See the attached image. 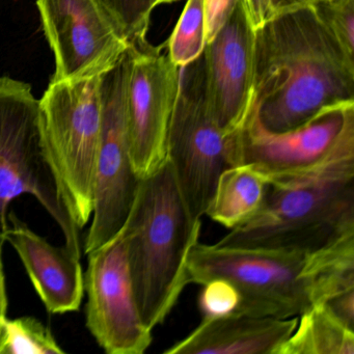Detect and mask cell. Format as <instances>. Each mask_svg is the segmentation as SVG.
Masks as SVG:
<instances>
[{
	"instance_id": "obj_1",
	"label": "cell",
	"mask_w": 354,
	"mask_h": 354,
	"mask_svg": "<svg viewBox=\"0 0 354 354\" xmlns=\"http://www.w3.org/2000/svg\"><path fill=\"white\" fill-rule=\"evenodd\" d=\"M354 102V59L312 5L275 14L254 30V111L270 132L301 127L327 107Z\"/></svg>"
},
{
	"instance_id": "obj_2",
	"label": "cell",
	"mask_w": 354,
	"mask_h": 354,
	"mask_svg": "<svg viewBox=\"0 0 354 354\" xmlns=\"http://www.w3.org/2000/svg\"><path fill=\"white\" fill-rule=\"evenodd\" d=\"M187 271L189 283H231L241 297L236 315L295 318L354 287V236L316 252L198 241Z\"/></svg>"
},
{
	"instance_id": "obj_3",
	"label": "cell",
	"mask_w": 354,
	"mask_h": 354,
	"mask_svg": "<svg viewBox=\"0 0 354 354\" xmlns=\"http://www.w3.org/2000/svg\"><path fill=\"white\" fill-rule=\"evenodd\" d=\"M267 181L260 211L216 244L316 252L354 236V122L324 160Z\"/></svg>"
},
{
	"instance_id": "obj_4",
	"label": "cell",
	"mask_w": 354,
	"mask_h": 354,
	"mask_svg": "<svg viewBox=\"0 0 354 354\" xmlns=\"http://www.w3.org/2000/svg\"><path fill=\"white\" fill-rule=\"evenodd\" d=\"M202 221L190 212L171 162L140 180L120 234L125 244L136 304L145 324H162L188 281V258Z\"/></svg>"
},
{
	"instance_id": "obj_5",
	"label": "cell",
	"mask_w": 354,
	"mask_h": 354,
	"mask_svg": "<svg viewBox=\"0 0 354 354\" xmlns=\"http://www.w3.org/2000/svg\"><path fill=\"white\" fill-rule=\"evenodd\" d=\"M30 194L55 219L66 248L82 258L80 229L74 223L53 167L40 100L30 84L0 78V239L14 198Z\"/></svg>"
},
{
	"instance_id": "obj_6",
	"label": "cell",
	"mask_w": 354,
	"mask_h": 354,
	"mask_svg": "<svg viewBox=\"0 0 354 354\" xmlns=\"http://www.w3.org/2000/svg\"><path fill=\"white\" fill-rule=\"evenodd\" d=\"M101 76L51 80L40 100L49 154L80 230L90 221L94 204L102 129Z\"/></svg>"
},
{
	"instance_id": "obj_7",
	"label": "cell",
	"mask_w": 354,
	"mask_h": 354,
	"mask_svg": "<svg viewBox=\"0 0 354 354\" xmlns=\"http://www.w3.org/2000/svg\"><path fill=\"white\" fill-rule=\"evenodd\" d=\"M232 134L218 127L209 109L202 55L180 68L179 88L167 138V160L196 218L206 213L219 176L232 167Z\"/></svg>"
},
{
	"instance_id": "obj_8",
	"label": "cell",
	"mask_w": 354,
	"mask_h": 354,
	"mask_svg": "<svg viewBox=\"0 0 354 354\" xmlns=\"http://www.w3.org/2000/svg\"><path fill=\"white\" fill-rule=\"evenodd\" d=\"M128 49L115 67L101 76L102 129L95 175L93 221L84 254L101 248L127 221L140 180L130 155L126 120Z\"/></svg>"
},
{
	"instance_id": "obj_9",
	"label": "cell",
	"mask_w": 354,
	"mask_h": 354,
	"mask_svg": "<svg viewBox=\"0 0 354 354\" xmlns=\"http://www.w3.org/2000/svg\"><path fill=\"white\" fill-rule=\"evenodd\" d=\"M167 43L155 47L148 40L128 48L126 120L130 155L140 179L154 173L167 159L169 121L180 82V68L167 53Z\"/></svg>"
},
{
	"instance_id": "obj_10",
	"label": "cell",
	"mask_w": 354,
	"mask_h": 354,
	"mask_svg": "<svg viewBox=\"0 0 354 354\" xmlns=\"http://www.w3.org/2000/svg\"><path fill=\"white\" fill-rule=\"evenodd\" d=\"M45 37L55 57L53 80L98 77L129 48L99 0H37Z\"/></svg>"
},
{
	"instance_id": "obj_11",
	"label": "cell",
	"mask_w": 354,
	"mask_h": 354,
	"mask_svg": "<svg viewBox=\"0 0 354 354\" xmlns=\"http://www.w3.org/2000/svg\"><path fill=\"white\" fill-rule=\"evenodd\" d=\"M86 256V327L106 353H145L152 344V329L136 304L121 234Z\"/></svg>"
},
{
	"instance_id": "obj_12",
	"label": "cell",
	"mask_w": 354,
	"mask_h": 354,
	"mask_svg": "<svg viewBox=\"0 0 354 354\" xmlns=\"http://www.w3.org/2000/svg\"><path fill=\"white\" fill-rule=\"evenodd\" d=\"M353 122L354 102L344 103L323 109L301 127L275 133L261 125L254 104L232 136V167L250 165L267 180L306 171L330 154Z\"/></svg>"
},
{
	"instance_id": "obj_13",
	"label": "cell",
	"mask_w": 354,
	"mask_h": 354,
	"mask_svg": "<svg viewBox=\"0 0 354 354\" xmlns=\"http://www.w3.org/2000/svg\"><path fill=\"white\" fill-rule=\"evenodd\" d=\"M203 63L209 109L225 134L234 133L254 104V30L241 0L205 47Z\"/></svg>"
},
{
	"instance_id": "obj_14",
	"label": "cell",
	"mask_w": 354,
	"mask_h": 354,
	"mask_svg": "<svg viewBox=\"0 0 354 354\" xmlns=\"http://www.w3.org/2000/svg\"><path fill=\"white\" fill-rule=\"evenodd\" d=\"M3 240L17 252L37 294L50 314L80 310L84 294L80 259L66 246L57 248L49 243L14 212L8 215Z\"/></svg>"
},
{
	"instance_id": "obj_15",
	"label": "cell",
	"mask_w": 354,
	"mask_h": 354,
	"mask_svg": "<svg viewBox=\"0 0 354 354\" xmlns=\"http://www.w3.org/2000/svg\"><path fill=\"white\" fill-rule=\"evenodd\" d=\"M298 317L265 318L230 315L203 319L187 337L165 354H275L292 335Z\"/></svg>"
},
{
	"instance_id": "obj_16",
	"label": "cell",
	"mask_w": 354,
	"mask_h": 354,
	"mask_svg": "<svg viewBox=\"0 0 354 354\" xmlns=\"http://www.w3.org/2000/svg\"><path fill=\"white\" fill-rule=\"evenodd\" d=\"M267 178L250 165H233L219 176L205 215L227 229L248 223L262 208Z\"/></svg>"
},
{
	"instance_id": "obj_17",
	"label": "cell",
	"mask_w": 354,
	"mask_h": 354,
	"mask_svg": "<svg viewBox=\"0 0 354 354\" xmlns=\"http://www.w3.org/2000/svg\"><path fill=\"white\" fill-rule=\"evenodd\" d=\"M275 354H354V330L319 304L298 317L293 333Z\"/></svg>"
},
{
	"instance_id": "obj_18",
	"label": "cell",
	"mask_w": 354,
	"mask_h": 354,
	"mask_svg": "<svg viewBox=\"0 0 354 354\" xmlns=\"http://www.w3.org/2000/svg\"><path fill=\"white\" fill-rule=\"evenodd\" d=\"M206 45L204 0H187L167 42V55L176 67H185L203 55Z\"/></svg>"
},
{
	"instance_id": "obj_19",
	"label": "cell",
	"mask_w": 354,
	"mask_h": 354,
	"mask_svg": "<svg viewBox=\"0 0 354 354\" xmlns=\"http://www.w3.org/2000/svg\"><path fill=\"white\" fill-rule=\"evenodd\" d=\"M53 333L34 317L6 319L0 354H64Z\"/></svg>"
},
{
	"instance_id": "obj_20",
	"label": "cell",
	"mask_w": 354,
	"mask_h": 354,
	"mask_svg": "<svg viewBox=\"0 0 354 354\" xmlns=\"http://www.w3.org/2000/svg\"><path fill=\"white\" fill-rule=\"evenodd\" d=\"M129 45L147 40L156 0H99Z\"/></svg>"
},
{
	"instance_id": "obj_21",
	"label": "cell",
	"mask_w": 354,
	"mask_h": 354,
	"mask_svg": "<svg viewBox=\"0 0 354 354\" xmlns=\"http://www.w3.org/2000/svg\"><path fill=\"white\" fill-rule=\"evenodd\" d=\"M312 7L346 55L354 59V0H315Z\"/></svg>"
},
{
	"instance_id": "obj_22",
	"label": "cell",
	"mask_w": 354,
	"mask_h": 354,
	"mask_svg": "<svg viewBox=\"0 0 354 354\" xmlns=\"http://www.w3.org/2000/svg\"><path fill=\"white\" fill-rule=\"evenodd\" d=\"M203 286L198 297V308L203 319L236 315L241 297L238 290L225 279H216L207 281Z\"/></svg>"
},
{
	"instance_id": "obj_23",
	"label": "cell",
	"mask_w": 354,
	"mask_h": 354,
	"mask_svg": "<svg viewBox=\"0 0 354 354\" xmlns=\"http://www.w3.org/2000/svg\"><path fill=\"white\" fill-rule=\"evenodd\" d=\"M239 1L240 0H204L207 44L225 26Z\"/></svg>"
},
{
	"instance_id": "obj_24",
	"label": "cell",
	"mask_w": 354,
	"mask_h": 354,
	"mask_svg": "<svg viewBox=\"0 0 354 354\" xmlns=\"http://www.w3.org/2000/svg\"><path fill=\"white\" fill-rule=\"evenodd\" d=\"M324 306L341 321L354 330V289L337 294L325 302Z\"/></svg>"
},
{
	"instance_id": "obj_25",
	"label": "cell",
	"mask_w": 354,
	"mask_h": 354,
	"mask_svg": "<svg viewBox=\"0 0 354 354\" xmlns=\"http://www.w3.org/2000/svg\"><path fill=\"white\" fill-rule=\"evenodd\" d=\"M241 3L254 30L274 16L272 0H241Z\"/></svg>"
},
{
	"instance_id": "obj_26",
	"label": "cell",
	"mask_w": 354,
	"mask_h": 354,
	"mask_svg": "<svg viewBox=\"0 0 354 354\" xmlns=\"http://www.w3.org/2000/svg\"><path fill=\"white\" fill-rule=\"evenodd\" d=\"M3 243L5 241L0 239V335L3 330V323L7 319L8 312L7 289H6V277L3 272V256H1Z\"/></svg>"
},
{
	"instance_id": "obj_27",
	"label": "cell",
	"mask_w": 354,
	"mask_h": 354,
	"mask_svg": "<svg viewBox=\"0 0 354 354\" xmlns=\"http://www.w3.org/2000/svg\"><path fill=\"white\" fill-rule=\"evenodd\" d=\"M314 1L315 0H272L273 11L275 15L296 8L312 5Z\"/></svg>"
},
{
	"instance_id": "obj_28",
	"label": "cell",
	"mask_w": 354,
	"mask_h": 354,
	"mask_svg": "<svg viewBox=\"0 0 354 354\" xmlns=\"http://www.w3.org/2000/svg\"><path fill=\"white\" fill-rule=\"evenodd\" d=\"M176 1H179V0H156V6L165 5V3H176Z\"/></svg>"
}]
</instances>
